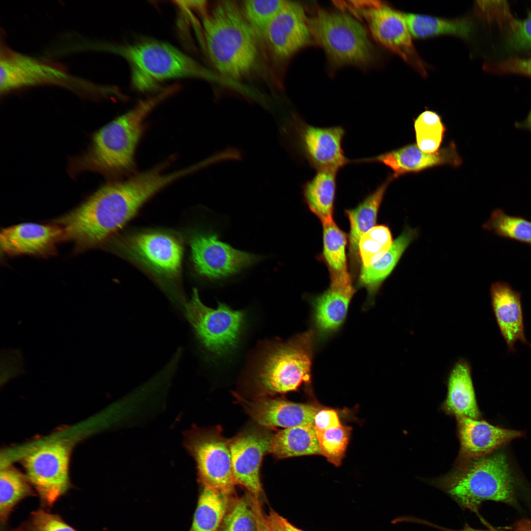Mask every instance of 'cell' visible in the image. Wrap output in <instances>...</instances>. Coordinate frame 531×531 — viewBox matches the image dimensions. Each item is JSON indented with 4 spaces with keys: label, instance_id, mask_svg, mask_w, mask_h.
Segmentation results:
<instances>
[{
    "label": "cell",
    "instance_id": "cell-1",
    "mask_svg": "<svg viewBox=\"0 0 531 531\" xmlns=\"http://www.w3.org/2000/svg\"><path fill=\"white\" fill-rule=\"evenodd\" d=\"M171 181L170 176L157 166L126 179L110 182L56 222L78 250L98 246L121 229Z\"/></svg>",
    "mask_w": 531,
    "mask_h": 531
},
{
    "label": "cell",
    "instance_id": "cell-2",
    "mask_svg": "<svg viewBox=\"0 0 531 531\" xmlns=\"http://www.w3.org/2000/svg\"><path fill=\"white\" fill-rule=\"evenodd\" d=\"M178 87L169 86L141 100L95 132L87 151L71 161V173L90 171L116 177L133 171L135 151L144 130L146 118L157 106L175 93Z\"/></svg>",
    "mask_w": 531,
    "mask_h": 531
},
{
    "label": "cell",
    "instance_id": "cell-3",
    "mask_svg": "<svg viewBox=\"0 0 531 531\" xmlns=\"http://www.w3.org/2000/svg\"><path fill=\"white\" fill-rule=\"evenodd\" d=\"M202 10V26L209 60L222 75L242 78L256 67L260 37L236 2H218L208 12Z\"/></svg>",
    "mask_w": 531,
    "mask_h": 531
},
{
    "label": "cell",
    "instance_id": "cell-4",
    "mask_svg": "<svg viewBox=\"0 0 531 531\" xmlns=\"http://www.w3.org/2000/svg\"><path fill=\"white\" fill-rule=\"evenodd\" d=\"M100 48L126 60L130 66L133 85L140 91H148L170 79H216L213 73L190 56L163 41L148 39L132 43L106 44Z\"/></svg>",
    "mask_w": 531,
    "mask_h": 531
},
{
    "label": "cell",
    "instance_id": "cell-5",
    "mask_svg": "<svg viewBox=\"0 0 531 531\" xmlns=\"http://www.w3.org/2000/svg\"><path fill=\"white\" fill-rule=\"evenodd\" d=\"M513 484L506 457L502 453L469 459L434 483L461 507L475 513L485 501L511 502Z\"/></svg>",
    "mask_w": 531,
    "mask_h": 531
},
{
    "label": "cell",
    "instance_id": "cell-6",
    "mask_svg": "<svg viewBox=\"0 0 531 531\" xmlns=\"http://www.w3.org/2000/svg\"><path fill=\"white\" fill-rule=\"evenodd\" d=\"M315 334L309 330L266 351L252 378L256 397L295 391L310 383Z\"/></svg>",
    "mask_w": 531,
    "mask_h": 531
},
{
    "label": "cell",
    "instance_id": "cell-7",
    "mask_svg": "<svg viewBox=\"0 0 531 531\" xmlns=\"http://www.w3.org/2000/svg\"><path fill=\"white\" fill-rule=\"evenodd\" d=\"M312 39L335 66L371 63L374 50L363 25L345 12L318 8L308 16Z\"/></svg>",
    "mask_w": 531,
    "mask_h": 531
},
{
    "label": "cell",
    "instance_id": "cell-8",
    "mask_svg": "<svg viewBox=\"0 0 531 531\" xmlns=\"http://www.w3.org/2000/svg\"><path fill=\"white\" fill-rule=\"evenodd\" d=\"M281 143L295 157L306 161L318 171L338 172L351 162L342 148L345 130L340 126L310 125L292 113L279 120Z\"/></svg>",
    "mask_w": 531,
    "mask_h": 531
},
{
    "label": "cell",
    "instance_id": "cell-9",
    "mask_svg": "<svg viewBox=\"0 0 531 531\" xmlns=\"http://www.w3.org/2000/svg\"><path fill=\"white\" fill-rule=\"evenodd\" d=\"M115 245L121 255L165 281L171 299L183 310L186 301L174 284L180 274L183 256L177 236L160 231L140 232L121 237Z\"/></svg>",
    "mask_w": 531,
    "mask_h": 531
},
{
    "label": "cell",
    "instance_id": "cell-10",
    "mask_svg": "<svg viewBox=\"0 0 531 531\" xmlns=\"http://www.w3.org/2000/svg\"><path fill=\"white\" fill-rule=\"evenodd\" d=\"M201 348L215 356L231 353L237 346L246 323V314L219 302L211 308L201 301L194 289L183 310Z\"/></svg>",
    "mask_w": 531,
    "mask_h": 531
},
{
    "label": "cell",
    "instance_id": "cell-11",
    "mask_svg": "<svg viewBox=\"0 0 531 531\" xmlns=\"http://www.w3.org/2000/svg\"><path fill=\"white\" fill-rule=\"evenodd\" d=\"M343 4L364 20L373 37L423 76L427 66L414 46L403 13L379 1H354Z\"/></svg>",
    "mask_w": 531,
    "mask_h": 531
},
{
    "label": "cell",
    "instance_id": "cell-12",
    "mask_svg": "<svg viewBox=\"0 0 531 531\" xmlns=\"http://www.w3.org/2000/svg\"><path fill=\"white\" fill-rule=\"evenodd\" d=\"M70 454L66 442L56 441L40 445L24 459L27 477L44 508L52 507L70 488Z\"/></svg>",
    "mask_w": 531,
    "mask_h": 531
},
{
    "label": "cell",
    "instance_id": "cell-13",
    "mask_svg": "<svg viewBox=\"0 0 531 531\" xmlns=\"http://www.w3.org/2000/svg\"><path fill=\"white\" fill-rule=\"evenodd\" d=\"M185 444L196 462L204 485L230 495L236 483L229 440L223 437L220 429H191L186 435Z\"/></svg>",
    "mask_w": 531,
    "mask_h": 531
},
{
    "label": "cell",
    "instance_id": "cell-14",
    "mask_svg": "<svg viewBox=\"0 0 531 531\" xmlns=\"http://www.w3.org/2000/svg\"><path fill=\"white\" fill-rule=\"evenodd\" d=\"M189 244L194 270L199 276L211 281L233 275L263 258L234 248L220 240L213 232H195Z\"/></svg>",
    "mask_w": 531,
    "mask_h": 531
},
{
    "label": "cell",
    "instance_id": "cell-15",
    "mask_svg": "<svg viewBox=\"0 0 531 531\" xmlns=\"http://www.w3.org/2000/svg\"><path fill=\"white\" fill-rule=\"evenodd\" d=\"M244 430L229 440L233 476L251 495L262 492L260 470L264 456L270 452L275 433L260 425Z\"/></svg>",
    "mask_w": 531,
    "mask_h": 531
},
{
    "label": "cell",
    "instance_id": "cell-16",
    "mask_svg": "<svg viewBox=\"0 0 531 531\" xmlns=\"http://www.w3.org/2000/svg\"><path fill=\"white\" fill-rule=\"evenodd\" d=\"M0 76L1 93L41 85L67 86L74 80L59 67L5 48L1 51Z\"/></svg>",
    "mask_w": 531,
    "mask_h": 531
},
{
    "label": "cell",
    "instance_id": "cell-17",
    "mask_svg": "<svg viewBox=\"0 0 531 531\" xmlns=\"http://www.w3.org/2000/svg\"><path fill=\"white\" fill-rule=\"evenodd\" d=\"M264 38L274 55L287 59L312 41L308 16L303 6L285 0L269 24Z\"/></svg>",
    "mask_w": 531,
    "mask_h": 531
},
{
    "label": "cell",
    "instance_id": "cell-18",
    "mask_svg": "<svg viewBox=\"0 0 531 531\" xmlns=\"http://www.w3.org/2000/svg\"><path fill=\"white\" fill-rule=\"evenodd\" d=\"M235 397L246 413L259 425L288 428L313 425L321 408L318 405L295 403L269 397L247 400L235 393Z\"/></svg>",
    "mask_w": 531,
    "mask_h": 531
},
{
    "label": "cell",
    "instance_id": "cell-19",
    "mask_svg": "<svg viewBox=\"0 0 531 531\" xmlns=\"http://www.w3.org/2000/svg\"><path fill=\"white\" fill-rule=\"evenodd\" d=\"M65 239V232L58 224L25 223L3 229L0 234L1 249L11 256L51 255L57 245Z\"/></svg>",
    "mask_w": 531,
    "mask_h": 531
},
{
    "label": "cell",
    "instance_id": "cell-20",
    "mask_svg": "<svg viewBox=\"0 0 531 531\" xmlns=\"http://www.w3.org/2000/svg\"><path fill=\"white\" fill-rule=\"evenodd\" d=\"M353 162L381 163L389 167L395 178L409 173L418 172L435 166L449 165L457 167L462 163L453 142L433 153L421 150L413 144L377 156L355 160Z\"/></svg>",
    "mask_w": 531,
    "mask_h": 531
},
{
    "label": "cell",
    "instance_id": "cell-21",
    "mask_svg": "<svg viewBox=\"0 0 531 531\" xmlns=\"http://www.w3.org/2000/svg\"><path fill=\"white\" fill-rule=\"evenodd\" d=\"M490 295L497 323L508 351H516L515 344L518 341L531 348L525 335L521 293L508 282L498 281L491 284Z\"/></svg>",
    "mask_w": 531,
    "mask_h": 531
},
{
    "label": "cell",
    "instance_id": "cell-22",
    "mask_svg": "<svg viewBox=\"0 0 531 531\" xmlns=\"http://www.w3.org/2000/svg\"><path fill=\"white\" fill-rule=\"evenodd\" d=\"M355 293L352 283L331 284L312 301V320L317 338L326 340L341 327Z\"/></svg>",
    "mask_w": 531,
    "mask_h": 531
},
{
    "label": "cell",
    "instance_id": "cell-23",
    "mask_svg": "<svg viewBox=\"0 0 531 531\" xmlns=\"http://www.w3.org/2000/svg\"><path fill=\"white\" fill-rule=\"evenodd\" d=\"M457 418L461 454L465 458L483 456L522 435L519 431L495 426L484 420L464 416Z\"/></svg>",
    "mask_w": 531,
    "mask_h": 531
},
{
    "label": "cell",
    "instance_id": "cell-24",
    "mask_svg": "<svg viewBox=\"0 0 531 531\" xmlns=\"http://www.w3.org/2000/svg\"><path fill=\"white\" fill-rule=\"evenodd\" d=\"M443 408L456 417L477 419L479 416L471 367L464 360L457 361L447 380V394Z\"/></svg>",
    "mask_w": 531,
    "mask_h": 531
},
{
    "label": "cell",
    "instance_id": "cell-25",
    "mask_svg": "<svg viewBox=\"0 0 531 531\" xmlns=\"http://www.w3.org/2000/svg\"><path fill=\"white\" fill-rule=\"evenodd\" d=\"M394 179L392 174L390 175L355 207L345 210L350 224L349 246L353 255L356 256L359 253L358 245L361 237L375 226L383 198L388 186Z\"/></svg>",
    "mask_w": 531,
    "mask_h": 531
},
{
    "label": "cell",
    "instance_id": "cell-26",
    "mask_svg": "<svg viewBox=\"0 0 531 531\" xmlns=\"http://www.w3.org/2000/svg\"><path fill=\"white\" fill-rule=\"evenodd\" d=\"M337 172L318 171L302 185L304 202L323 223L333 221Z\"/></svg>",
    "mask_w": 531,
    "mask_h": 531
},
{
    "label": "cell",
    "instance_id": "cell-27",
    "mask_svg": "<svg viewBox=\"0 0 531 531\" xmlns=\"http://www.w3.org/2000/svg\"><path fill=\"white\" fill-rule=\"evenodd\" d=\"M416 232L406 228L393 242L389 250L379 261L368 267H362L359 284L373 297L385 279L392 272L407 247L415 238Z\"/></svg>",
    "mask_w": 531,
    "mask_h": 531
},
{
    "label": "cell",
    "instance_id": "cell-28",
    "mask_svg": "<svg viewBox=\"0 0 531 531\" xmlns=\"http://www.w3.org/2000/svg\"><path fill=\"white\" fill-rule=\"evenodd\" d=\"M323 257L329 271L330 284L352 283L346 256V235L333 220L323 223Z\"/></svg>",
    "mask_w": 531,
    "mask_h": 531
},
{
    "label": "cell",
    "instance_id": "cell-29",
    "mask_svg": "<svg viewBox=\"0 0 531 531\" xmlns=\"http://www.w3.org/2000/svg\"><path fill=\"white\" fill-rule=\"evenodd\" d=\"M270 453L278 459L321 455L314 426L285 428L275 433Z\"/></svg>",
    "mask_w": 531,
    "mask_h": 531
},
{
    "label": "cell",
    "instance_id": "cell-30",
    "mask_svg": "<svg viewBox=\"0 0 531 531\" xmlns=\"http://www.w3.org/2000/svg\"><path fill=\"white\" fill-rule=\"evenodd\" d=\"M412 36L424 38L441 35H450L468 39L472 26L465 18L447 19L411 13H403Z\"/></svg>",
    "mask_w": 531,
    "mask_h": 531
},
{
    "label": "cell",
    "instance_id": "cell-31",
    "mask_svg": "<svg viewBox=\"0 0 531 531\" xmlns=\"http://www.w3.org/2000/svg\"><path fill=\"white\" fill-rule=\"evenodd\" d=\"M27 476L15 468L1 469L0 474V531H5L7 522L16 506L25 498L35 495Z\"/></svg>",
    "mask_w": 531,
    "mask_h": 531
},
{
    "label": "cell",
    "instance_id": "cell-32",
    "mask_svg": "<svg viewBox=\"0 0 531 531\" xmlns=\"http://www.w3.org/2000/svg\"><path fill=\"white\" fill-rule=\"evenodd\" d=\"M229 496L204 486L189 531H216L229 509Z\"/></svg>",
    "mask_w": 531,
    "mask_h": 531
},
{
    "label": "cell",
    "instance_id": "cell-33",
    "mask_svg": "<svg viewBox=\"0 0 531 531\" xmlns=\"http://www.w3.org/2000/svg\"><path fill=\"white\" fill-rule=\"evenodd\" d=\"M483 228L500 236L531 245V221L521 216L508 215L501 208L492 211Z\"/></svg>",
    "mask_w": 531,
    "mask_h": 531
},
{
    "label": "cell",
    "instance_id": "cell-34",
    "mask_svg": "<svg viewBox=\"0 0 531 531\" xmlns=\"http://www.w3.org/2000/svg\"><path fill=\"white\" fill-rule=\"evenodd\" d=\"M414 128L416 145L423 151L433 153L440 149L445 131L440 116L426 110L416 118Z\"/></svg>",
    "mask_w": 531,
    "mask_h": 531
},
{
    "label": "cell",
    "instance_id": "cell-35",
    "mask_svg": "<svg viewBox=\"0 0 531 531\" xmlns=\"http://www.w3.org/2000/svg\"><path fill=\"white\" fill-rule=\"evenodd\" d=\"M393 241L388 228L384 225L373 227L361 237L358 252L362 267H368L382 258L390 248Z\"/></svg>",
    "mask_w": 531,
    "mask_h": 531
},
{
    "label": "cell",
    "instance_id": "cell-36",
    "mask_svg": "<svg viewBox=\"0 0 531 531\" xmlns=\"http://www.w3.org/2000/svg\"><path fill=\"white\" fill-rule=\"evenodd\" d=\"M284 0H244L240 6L246 19L259 37L264 38L266 30L279 12Z\"/></svg>",
    "mask_w": 531,
    "mask_h": 531
},
{
    "label": "cell",
    "instance_id": "cell-37",
    "mask_svg": "<svg viewBox=\"0 0 531 531\" xmlns=\"http://www.w3.org/2000/svg\"><path fill=\"white\" fill-rule=\"evenodd\" d=\"M315 431L321 455L335 466H340L349 442L351 427L341 425L338 428Z\"/></svg>",
    "mask_w": 531,
    "mask_h": 531
},
{
    "label": "cell",
    "instance_id": "cell-38",
    "mask_svg": "<svg viewBox=\"0 0 531 531\" xmlns=\"http://www.w3.org/2000/svg\"><path fill=\"white\" fill-rule=\"evenodd\" d=\"M256 523L250 501L236 500L228 509L219 531H256Z\"/></svg>",
    "mask_w": 531,
    "mask_h": 531
},
{
    "label": "cell",
    "instance_id": "cell-39",
    "mask_svg": "<svg viewBox=\"0 0 531 531\" xmlns=\"http://www.w3.org/2000/svg\"><path fill=\"white\" fill-rule=\"evenodd\" d=\"M13 531H78L59 515L46 508L32 511L28 519Z\"/></svg>",
    "mask_w": 531,
    "mask_h": 531
},
{
    "label": "cell",
    "instance_id": "cell-40",
    "mask_svg": "<svg viewBox=\"0 0 531 531\" xmlns=\"http://www.w3.org/2000/svg\"><path fill=\"white\" fill-rule=\"evenodd\" d=\"M1 376L4 379L16 377L25 370L22 354L18 350H4L1 353Z\"/></svg>",
    "mask_w": 531,
    "mask_h": 531
},
{
    "label": "cell",
    "instance_id": "cell-41",
    "mask_svg": "<svg viewBox=\"0 0 531 531\" xmlns=\"http://www.w3.org/2000/svg\"><path fill=\"white\" fill-rule=\"evenodd\" d=\"M512 45L518 49L531 48V12L523 20L511 23Z\"/></svg>",
    "mask_w": 531,
    "mask_h": 531
},
{
    "label": "cell",
    "instance_id": "cell-42",
    "mask_svg": "<svg viewBox=\"0 0 531 531\" xmlns=\"http://www.w3.org/2000/svg\"><path fill=\"white\" fill-rule=\"evenodd\" d=\"M341 426L337 413L333 410H321L315 416L314 427L316 430H326Z\"/></svg>",
    "mask_w": 531,
    "mask_h": 531
},
{
    "label": "cell",
    "instance_id": "cell-43",
    "mask_svg": "<svg viewBox=\"0 0 531 531\" xmlns=\"http://www.w3.org/2000/svg\"><path fill=\"white\" fill-rule=\"evenodd\" d=\"M498 67L503 72L522 74L531 76V58L512 59L500 63Z\"/></svg>",
    "mask_w": 531,
    "mask_h": 531
},
{
    "label": "cell",
    "instance_id": "cell-44",
    "mask_svg": "<svg viewBox=\"0 0 531 531\" xmlns=\"http://www.w3.org/2000/svg\"><path fill=\"white\" fill-rule=\"evenodd\" d=\"M265 517L267 524L272 531H303L296 528L273 510H270Z\"/></svg>",
    "mask_w": 531,
    "mask_h": 531
},
{
    "label": "cell",
    "instance_id": "cell-45",
    "mask_svg": "<svg viewBox=\"0 0 531 531\" xmlns=\"http://www.w3.org/2000/svg\"><path fill=\"white\" fill-rule=\"evenodd\" d=\"M251 496L250 501L256 520V531H272L267 524L265 516L264 515L261 506L259 498Z\"/></svg>",
    "mask_w": 531,
    "mask_h": 531
},
{
    "label": "cell",
    "instance_id": "cell-46",
    "mask_svg": "<svg viewBox=\"0 0 531 531\" xmlns=\"http://www.w3.org/2000/svg\"><path fill=\"white\" fill-rule=\"evenodd\" d=\"M408 521H409V522H412V523H415L423 524V525H426V526H430V527H433L434 528H436V529H438L439 530H441L442 531H486V530H481L475 529H474V528L470 527L467 524H465L464 525V527H463V528H462L461 529H459V530H454V529H447V528H446L439 526L438 525H436V524H435L434 523H431V522H428V521H427L426 520H423L422 519H419V518L414 517H409V518H408Z\"/></svg>",
    "mask_w": 531,
    "mask_h": 531
},
{
    "label": "cell",
    "instance_id": "cell-47",
    "mask_svg": "<svg viewBox=\"0 0 531 531\" xmlns=\"http://www.w3.org/2000/svg\"><path fill=\"white\" fill-rule=\"evenodd\" d=\"M516 531H531V520L520 522L516 526Z\"/></svg>",
    "mask_w": 531,
    "mask_h": 531
},
{
    "label": "cell",
    "instance_id": "cell-48",
    "mask_svg": "<svg viewBox=\"0 0 531 531\" xmlns=\"http://www.w3.org/2000/svg\"><path fill=\"white\" fill-rule=\"evenodd\" d=\"M526 123H527V125L531 129V113L530 114V115H529V116L528 117V119L527 120Z\"/></svg>",
    "mask_w": 531,
    "mask_h": 531
}]
</instances>
